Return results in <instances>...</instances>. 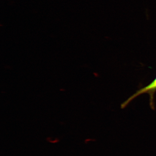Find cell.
<instances>
[{"instance_id":"1","label":"cell","mask_w":156,"mask_h":156,"mask_svg":"<svg viewBox=\"0 0 156 156\" xmlns=\"http://www.w3.org/2000/svg\"><path fill=\"white\" fill-rule=\"evenodd\" d=\"M156 91V78L151 83L147 86L142 88L140 90H138L136 92H135L134 94H133L132 96L129 97L126 101H124L121 107L122 108L126 107L127 105L130 103V102L135 98L137 97L139 95L141 94H144V93H148L150 95V105L151 108H154V94Z\"/></svg>"}]
</instances>
